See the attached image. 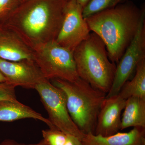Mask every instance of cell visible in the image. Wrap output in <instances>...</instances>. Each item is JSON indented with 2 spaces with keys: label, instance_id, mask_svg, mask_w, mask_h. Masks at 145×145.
I'll return each instance as SVG.
<instances>
[{
  "label": "cell",
  "instance_id": "1",
  "mask_svg": "<svg viewBox=\"0 0 145 145\" xmlns=\"http://www.w3.org/2000/svg\"><path fill=\"white\" fill-rule=\"evenodd\" d=\"M145 14L144 6L140 8L127 1L85 19L90 31L105 44L109 59L117 63L135 36Z\"/></svg>",
  "mask_w": 145,
  "mask_h": 145
},
{
  "label": "cell",
  "instance_id": "2",
  "mask_svg": "<svg viewBox=\"0 0 145 145\" xmlns=\"http://www.w3.org/2000/svg\"><path fill=\"white\" fill-rule=\"evenodd\" d=\"M68 0H38L10 16L7 24L33 48L55 40L64 18Z\"/></svg>",
  "mask_w": 145,
  "mask_h": 145
},
{
  "label": "cell",
  "instance_id": "3",
  "mask_svg": "<svg viewBox=\"0 0 145 145\" xmlns=\"http://www.w3.org/2000/svg\"><path fill=\"white\" fill-rule=\"evenodd\" d=\"M79 78L94 88L107 93L111 88L116 66L109 59L105 44L91 32L73 51Z\"/></svg>",
  "mask_w": 145,
  "mask_h": 145
},
{
  "label": "cell",
  "instance_id": "4",
  "mask_svg": "<svg viewBox=\"0 0 145 145\" xmlns=\"http://www.w3.org/2000/svg\"><path fill=\"white\" fill-rule=\"evenodd\" d=\"M63 91L71 119L84 134H94L97 118L106 93L79 78L73 82L55 79L50 80Z\"/></svg>",
  "mask_w": 145,
  "mask_h": 145
},
{
  "label": "cell",
  "instance_id": "5",
  "mask_svg": "<svg viewBox=\"0 0 145 145\" xmlns=\"http://www.w3.org/2000/svg\"><path fill=\"white\" fill-rule=\"evenodd\" d=\"M34 61L46 79H58L73 82L78 76L73 52L58 44L55 40L33 47Z\"/></svg>",
  "mask_w": 145,
  "mask_h": 145
},
{
  "label": "cell",
  "instance_id": "6",
  "mask_svg": "<svg viewBox=\"0 0 145 145\" xmlns=\"http://www.w3.org/2000/svg\"><path fill=\"white\" fill-rule=\"evenodd\" d=\"M35 89L47 112L48 119L52 124V129L74 135L82 140L85 134L79 129L71 117L63 91L47 79L39 83Z\"/></svg>",
  "mask_w": 145,
  "mask_h": 145
},
{
  "label": "cell",
  "instance_id": "7",
  "mask_svg": "<svg viewBox=\"0 0 145 145\" xmlns=\"http://www.w3.org/2000/svg\"><path fill=\"white\" fill-rule=\"evenodd\" d=\"M145 58V14L132 41L117 63L111 88L106 98L119 94L122 86L135 71L137 65Z\"/></svg>",
  "mask_w": 145,
  "mask_h": 145
},
{
  "label": "cell",
  "instance_id": "8",
  "mask_svg": "<svg viewBox=\"0 0 145 145\" xmlns=\"http://www.w3.org/2000/svg\"><path fill=\"white\" fill-rule=\"evenodd\" d=\"M83 8L74 0H68L64 18L55 41L73 52L91 31L82 15Z\"/></svg>",
  "mask_w": 145,
  "mask_h": 145
},
{
  "label": "cell",
  "instance_id": "9",
  "mask_svg": "<svg viewBox=\"0 0 145 145\" xmlns=\"http://www.w3.org/2000/svg\"><path fill=\"white\" fill-rule=\"evenodd\" d=\"M0 71L6 82L15 87L35 89L37 85L46 79L33 60L10 61L0 59Z\"/></svg>",
  "mask_w": 145,
  "mask_h": 145
},
{
  "label": "cell",
  "instance_id": "10",
  "mask_svg": "<svg viewBox=\"0 0 145 145\" xmlns=\"http://www.w3.org/2000/svg\"><path fill=\"white\" fill-rule=\"evenodd\" d=\"M126 101L119 94L106 98L99 112L94 134L108 136L118 132Z\"/></svg>",
  "mask_w": 145,
  "mask_h": 145
},
{
  "label": "cell",
  "instance_id": "11",
  "mask_svg": "<svg viewBox=\"0 0 145 145\" xmlns=\"http://www.w3.org/2000/svg\"><path fill=\"white\" fill-rule=\"evenodd\" d=\"M6 29L0 32V59L10 61L34 60L31 46L10 25L7 24Z\"/></svg>",
  "mask_w": 145,
  "mask_h": 145
},
{
  "label": "cell",
  "instance_id": "12",
  "mask_svg": "<svg viewBox=\"0 0 145 145\" xmlns=\"http://www.w3.org/2000/svg\"><path fill=\"white\" fill-rule=\"evenodd\" d=\"M82 145H145V128L133 127L127 132H117L108 136L85 134Z\"/></svg>",
  "mask_w": 145,
  "mask_h": 145
},
{
  "label": "cell",
  "instance_id": "13",
  "mask_svg": "<svg viewBox=\"0 0 145 145\" xmlns=\"http://www.w3.org/2000/svg\"><path fill=\"white\" fill-rule=\"evenodd\" d=\"M25 119L39 120L46 124L50 129H53L48 118L18 100L0 101V121L11 122Z\"/></svg>",
  "mask_w": 145,
  "mask_h": 145
},
{
  "label": "cell",
  "instance_id": "14",
  "mask_svg": "<svg viewBox=\"0 0 145 145\" xmlns=\"http://www.w3.org/2000/svg\"><path fill=\"white\" fill-rule=\"evenodd\" d=\"M123 110L120 130L131 127L145 128V99L130 97L126 100Z\"/></svg>",
  "mask_w": 145,
  "mask_h": 145
},
{
  "label": "cell",
  "instance_id": "15",
  "mask_svg": "<svg viewBox=\"0 0 145 145\" xmlns=\"http://www.w3.org/2000/svg\"><path fill=\"white\" fill-rule=\"evenodd\" d=\"M119 94L126 100L131 97L145 99V58L137 65L134 77L125 83Z\"/></svg>",
  "mask_w": 145,
  "mask_h": 145
},
{
  "label": "cell",
  "instance_id": "16",
  "mask_svg": "<svg viewBox=\"0 0 145 145\" xmlns=\"http://www.w3.org/2000/svg\"><path fill=\"white\" fill-rule=\"evenodd\" d=\"M128 0H89L83 8L84 19L106 9L112 8Z\"/></svg>",
  "mask_w": 145,
  "mask_h": 145
},
{
  "label": "cell",
  "instance_id": "17",
  "mask_svg": "<svg viewBox=\"0 0 145 145\" xmlns=\"http://www.w3.org/2000/svg\"><path fill=\"white\" fill-rule=\"evenodd\" d=\"M42 133L43 139L47 145H65L68 135L58 130L50 128L43 130Z\"/></svg>",
  "mask_w": 145,
  "mask_h": 145
},
{
  "label": "cell",
  "instance_id": "18",
  "mask_svg": "<svg viewBox=\"0 0 145 145\" xmlns=\"http://www.w3.org/2000/svg\"><path fill=\"white\" fill-rule=\"evenodd\" d=\"M16 88L7 82L0 83V101L17 100Z\"/></svg>",
  "mask_w": 145,
  "mask_h": 145
},
{
  "label": "cell",
  "instance_id": "19",
  "mask_svg": "<svg viewBox=\"0 0 145 145\" xmlns=\"http://www.w3.org/2000/svg\"><path fill=\"white\" fill-rule=\"evenodd\" d=\"M0 145H47L43 139L39 142L35 144H25L23 143H18L14 140H5L0 143Z\"/></svg>",
  "mask_w": 145,
  "mask_h": 145
},
{
  "label": "cell",
  "instance_id": "20",
  "mask_svg": "<svg viewBox=\"0 0 145 145\" xmlns=\"http://www.w3.org/2000/svg\"><path fill=\"white\" fill-rule=\"evenodd\" d=\"M65 145H82L81 140L74 135H68Z\"/></svg>",
  "mask_w": 145,
  "mask_h": 145
},
{
  "label": "cell",
  "instance_id": "21",
  "mask_svg": "<svg viewBox=\"0 0 145 145\" xmlns=\"http://www.w3.org/2000/svg\"><path fill=\"white\" fill-rule=\"evenodd\" d=\"M15 0H0V13L10 7Z\"/></svg>",
  "mask_w": 145,
  "mask_h": 145
},
{
  "label": "cell",
  "instance_id": "22",
  "mask_svg": "<svg viewBox=\"0 0 145 145\" xmlns=\"http://www.w3.org/2000/svg\"><path fill=\"white\" fill-rule=\"evenodd\" d=\"M74 1H75L77 3L83 8L88 3L89 0H74Z\"/></svg>",
  "mask_w": 145,
  "mask_h": 145
},
{
  "label": "cell",
  "instance_id": "23",
  "mask_svg": "<svg viewBox=\"0 0 145 145\" xmlns=\"http://www.w3.org/2000/svg\"><path fill=\"white\" fill-rule=\"evenodd\" d=\"M7 82V80L4 76L1 73V72L0 71V83L5 82Z\"/></svg>",
  "mask_w": 145,
  "mask_h": 145
}]
</instances>
